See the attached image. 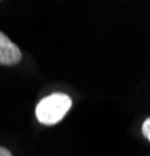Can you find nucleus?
Instances as JSON below:
<instances>
[{
    "label": "nucleus",
    "mask_w": 150,
    "mask_h": 156,
    "mask_svg": "<svg viewBox=\"0 0 150 156\" xmlns=\"http://www.w3.org/2000/svg\"><path fill=\"white\" fill-rule=\"evenodd\" d=\"M72 106V98L67 94H52L44 97L36 105L38 122L42 125H56L64 119Z\"/></svg>",
    "instance_id": "obj_1"
},
{
    "label": "nucleus",
    "mask_w": 150,
    "mask_h": 156,
    "mask_svg": "<svg viewBox=\"0 0 150 156\" xmlns=\"http://www.w3.org/2000/svg\"><path fill=\"white\" fill-rule=\"evenodd\" d=\"M22 59L20 48L0 31V66H16Z\"/></svg>",
    "instance_id": "obj_2"
},
{
    "label": "nucleus",
    "mask_w": 150,
    "mask_h": 156,
    "mask_svg": "<svg viewBox=\"0 0 150 156\" xmlns=\"http://www.w3.org/2000/svg\"><path fill=\"white\" fill-rule=\"evenodd\" d=\"M142 134L150 142V117H148V119H145L144 123H142Z\"/></svg>",
    "instance_id": "obj_3"
},
{
    "label": "nucleus",
    "mask_w": 150,
    "mask_h": 156,
    "mask_svg": "<svg viewBox=\"0 0 150 156\" xmlns=\"http://www.w3.org/2000/svg\"><path fill=\"white\" fill-rule=\"evenodd\" d=\"M0 156H12V153L5 147H0Z\"/></svg>",
    "instance_id": "obj_4"
}]
</instances>
